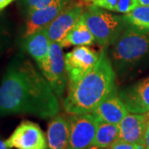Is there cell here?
Wrapping results in <instances>:
<instances>
[{
  "label": "cell",
  "instance_id": "obj_10",
  "mask_svg": "<svg viewBox=\"0 0 149 149\" xmlns=\"http://www.w3.org/2000/svg\"><path fill=\"white\" fill-rule=\"evenodd\" d=\"M148 118V113H128L118 124L119 128L118 140L144 145V134Z\"/></svg>",
  "mask_w": 149,
  "mask_h": 149
},
{
  "label": "cell",
  "instance_id": "obj_8",
  "mask_svg": "<svg viewBox=\"0 0 149 149\" xmlns=\"http://www.w3.org/2000/svg\"><path fill=\"white\" fill-rule=\"evenodd\" d=\"M9 148L47 149L45 134L39 125L32 121H22L5 141Z\"/></svg>",
  "mask_w": 149,
  "mask_h": 149
},
{
  "label": "cell",
  "instance_id": "obj_2",
  "mask_svg": "<svg viewBox=\"0 0 149 149\" xmlns=\"http://www.w3.org/2000/svg\"><path fill=\"white\" fill-rule=\"evenodd\" d=\"M116 73L105 52L96 65L75 85L68 87L63 106L71 115L91 113L116 89Z\"/></svg>",
  "mask_w": 149,
  "mask_h": 149
},
{
  "label": "cell",
  "instance_id": "obj_18",
  "mask_svg": "<svg viewBox=\"0 0 149 149\" xmlns=\"http://www.w3.org/2000/svg\"><path fill=\"white\" fill-rule=\"evenodd\" d=\"M123 17L131 26L149 29V6L139 5Z\"/></svg>",
  "mask_w": 149,
  "mask_h": 149
},
{
  "label": "cell",
  "instance_id": "obj_3",
  "mask_svg": "<svg viewBox=\"0 0 149 149\" xmlns=\"http://www.w3.org/2000/svg\"><path fill=\"white\" fill-rule=\"evenodd\" d=\"M108 56L118 77H133L149 65V29L129 25L110 47Z\"/></svg>",
  "mask_w": 149,
  "mask_h": 149
},
{
  "label": "cell",
  "instance_id": "obj_21",
  "mask_svg": "<svg viewBox=\"0 0 149 149\" xmlns=\"http://www.w3.org/2000/svg\"><path fill=\"white\" fill-rule=\"evenodd\" d=\"M139 5L138 0H118L116 12L125 14L133 11Z\"/></svg>",
  "mask_w": 149,
  "mask_h": 149
},
{
  "label": "cell",
  "instance_id": "obj_23",
  "mask_svg": "<svg viewBox=\"0 0 149 149\" xmlns=\"http://www.w3.org/2000/svg\"><path fill=\"white\" fill-rule=\"evenodd\" d=\"M144 148L145 149H149V118L148 120L145 134H144Z\"/></svg>",
  "mask_w": 149,
  "mask_h": 149
},
{
  "label": "cell",
  "instance_id": "obj_9",
  "mask_svg": "<svg viewBox=\"0 0 149 149\" xmlns=\"http://www.w3.org/2000/svg\"><path fill=\"white\" fill-rule=\"evenodd\" d=\"M129 113H149V76L118 91Z\"/></svg>",
  "mask_w": 149,
  "mask_h": 149
},
{
  "label": "cell",
  "instance_id": "obj_15",
  "mask_svg": "<svg viewBox=\"0 0 149 149\" xmlns=\"http://www.w3.org/2000/svg\"><path fill=\"white\" fill-rule=\"evenodd\" d=\"M70 127L63 116L56 115L49 122L47 128V149H68Z\"/></svg>",
  "mask_w": 149,
  "mask_h": 149
},
{
  "label": "cell",
  "instance_id": "obj_22",
  "mask_svg": "<svg viewBox=\"0 0 149 149\" xmlns=\"http://www.w3.org/2000/svg\"><path fill=\"white\" fill-rule=\"evenodd\" d=\"M109 149H145V148L144 145L130 143L118 140L115 143L113 144Z\"/></svg>",
  "mask_w": 149,
  "mask_h": 149
},
{
  "label": "cell",
  "instance_id": "obj_6",
  "mask_svg": "<svg viewBox=\"0 0 149 149\" xmlns=\"http://www.w3.org/2000/svg\"><path fill=\"white\" fill-rule=\"evenodd\" d=\"M44 77L50 84L59 100L63 96L67 85V74L65 64V55L62 47L57 42H52L50 46L49 61L41 70Z\"/></svg>",
  "mask_w": 149,
  "mask_h": 149
},
{
  "label": "cell",
  "instance_id": "obj_5",
  "mask_svg": "<svg viewBox=\"0 0 149 149\" xmlns=\"http://www.w3.org/2000/svg\"><path fill=\"white\" fill-rule=\"evenodd\" d=\"M100 54L85 46L74 48L65 55V70L68 78V87L75 85L88 74L98 63Z\"/></svg>",
  "mask_w": 149,
  "mask_h": 149
},
{
  "label": "cell",
  "instance_id": "obj_14",
  "mask_svg": "<svg viewBox=\"0 0 149 149\" xmlns=\"http://www.w3.org/2000/svg\"><path fill=\"white\" fill-rule=\"evenodd\" d=\"M24 39L23 46L25 50L36 61L41 70L49 61L51 41L47 28L34 32Z\"/></svg>",
  "mask_w": 149,
  "mask_h": 149
},
{
  "label": "cell",
  "instance_id": "obj_25",
  "mask_svg": "<svg viewBox=\"0 0 149 149\" xmlns=\"http://www.w3.org/2000/svg\"><path fill=\"white\" fill-rule=\"evenodd\" d=\"M139 5L149 6V0H138Z\"/></svg>",
  "mask_w": 149,
  "mask_h": 149
},
{
  "label": "cell",
  "instance_id": "obj_12",
  "mask_svg": "<svg viewBox=\"0 0 149 149\" xmlns=\"http://www.w3.org/2000/svg\"><path fill=\"white\" fill-rule=\"evenodd\" d=\"M128 113L127 107L118 96V91H115L101 102L91 113L98 122L118 124Z\"/></svg>",
  "mask_w": 149,
  "mask_h": 149
},
{
  "label": "cell",
  "instance_id": "obj_1",
  "mask_svg": "<svg viewBox=\"0 0 149 149\" xmlns=\"http://www.w3.org/2000/svg\"><path fill=\"white\" fill-rule=\"evenodd\" d=\"M59 109V99L42 73L29 60L17 56L0 85V114L30 113L52 118Z\"/></svg>",
  "mask_w": 149,
  "mask_h": 149
},
{
  "label": "cell",
  "instance_id": "obj_17",
  "mask_svg": "<svg viewBox=\"0 0 149 149\" xmlns=\"http://www.w3.org/2000/svg\"><path fill=\"white\" fill-rule=\"evenodd\" d=\"M119 128L118 124L109 123L98 122V127L93 145L100 148H109L118 141Z\"/></svg>",
  "mask_w": 149,
  "mask_h": 149
},
{
  "label": "cell",
  "instance_id": "obj_11",
  "mask_svg": "<svg viewBox=\"0 0 149 149\" xmlns=\"http://www.w3.org/2000/svg\"><path fill=\"white\" fill-rule=\"evenodd\" d=\"M84 10L80 6H73L65 8L47 27L49 39L52 42H62L67 33L79 21Z\"/></svg>",
  "mask_w": 149,
  "mask_h": 149
},
{
  "label": "cell",
  "instance_id": "obj_4",
  "mask_svg": "<svg viewBox=\"0 0 149 149\" xmlns=\"http://www.w3.org/2000/svg\"><path fill=\"white\" fill-rule=\"evenodd\" d=\"M83 17L95 42L103 47H110L129 26L123 16L95 5L89 6Z\"/></svg>",
  "mask_w": 149,
  "mask_h": 149
},
{
  "label": "cell",
  "instance_id": "obj_19",
  "mask_svg": "<svg viewBox=\"0 0 149 149\" xmlns=\"http://www.w3.org/2000/svg\"><path fill=\"white\" fill-rule=\"evenodd\" d=\"M63 0H21V3L27 15L33 11L53 5Z\"/></svg>",
  "mask_w": 149,
  "mask_h": 149
},
{
  "label": "cell",
  "instance_id": "obj_16",
  "mask_svg": "<svg viewBox=\"0 0 149 149\" xmlns=\"http://www.w3.org/2000/svg\"><path fill=\"white\" fill-rule=\"evenodd\" d=\"M95 42L90 28L88 27L83 15L75 23L60 45L62 47L70 46H90Z\"/></svg>",
  "mask_w": 149,
  "mask_h": 149
},
{
  "label": "cell",
  "instance_id": "obj_26",
  "mask_svg": "<svg viewBox=\"0 0 149 149\" xmlns=\"http://www.w3.org/2000/svg\"><path fill=\"white\" fill-rule=\"evenodd\" d=\"M0 149H10L7 144L5 143V141H3V140H0Z\"/></svg>",
  "mask_w": 149,
  "mask_h": 149
},
{
  "label": "cell",
  "instance_id": "obj_7",
  "mask_svg": "<svg viewBox=\"0 0 149 149\" xmlns=\"http://www.w3.org/2000/svg\"><path fill=\"white\" fill-rule=\"evenodd\" d=\"M68 149H87L93 145L98 121L91 113L76 114L70 118Z\"/></svg>",
  "mask_w": 149,
  "mask_h": 149
},
{
  "label": "cell",
  "instance_id": "obj_13",
  "mask_svg": "<svg viewBox=\"0 0 149 149\" xmlns=\"http://www.w3.org/2000/svg\"><path fill=\"white\" fill-rule=\"evenodd\" d=\"M66 0H63L58 3L33 11L27 14L23 37L25 38L34 32L47 28L54 19L66 8Z\"/></svg>",
  "mask_w": 149,
  "mask_h": 149
},
{
  "label": "cell",
  "instance_id": "obj_24",
  "mask_svg": "<svg viewBox=\"0 0 149 149\" xmlns=\"http://www.w3.org/2000/svg\"><path fill=\"white\" fill-rule=\"evenodd\" d=\"M13 1H15V0H0V11L3 10Z\"/></svg>",
  "mask_w": 149,
  "mask_h": 149
},
{
  "label": "cell",
  "instance_id": "obj_20",
  "mask_svg": "<svg viewBox=\"0 0 149 149\" xmlns=\"http://www.w3.org/2000/svg\"><path fill=\"white\" fill-rule=\"evenodd\" d=\"M85 2L91 3V5L101 8L103 9L116 12L118 0H85Z\"/></svg>",
  "mask_w": 149,
  "mask_h": 149
},
{
  "label": "cell",
  "instance_id": "obj_27",
  "mask_svg": "<svg viewBox=\"0 0 149 149\" xmlns=\"http://www.w3.org/2000/svg\"><path fill=\"white\" fill-rule=\"evenodd\" d=\"M87 149H109V148H100V147H98L95 145H91L89 148Z\"/></svg>",
  "mask_w": 149,
  "mask_h": 149
}]
</instances>
